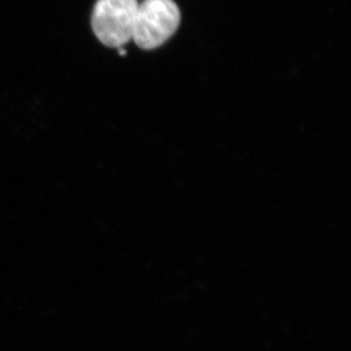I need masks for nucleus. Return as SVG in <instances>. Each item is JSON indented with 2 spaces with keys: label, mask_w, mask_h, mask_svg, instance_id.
Segmentation results:
<instances>
[{
  "label": "nucleus",
  "mask_w": 351,
  "mask_h": 351,
  "mask_svg": "<svg viewBox=\"0 0 351 351\" xmlns=\"http://www.w3.org/2000/svg\"><path fill=\"white\" fill-rule=\"evenodd\" d=\"M180 23L174 0H144L138 3L132 39L141 49H156L174 36Z\"/></svg>",
  "instance_id": "f257e3e1"
},
{
  "label": "nucleus",
  "mask_w": 351,
  "mask_h": 351,
  "mask_svg": "<svg viewBox=\"0 0 351 351\" xmlns=\"http://www.w3.org/2000/svg\"><path fill=\"white\" fill-rule=\"evenodd\" d=\"M138 0H98L92 13V29L108 47L121 48L133 38Z\"/></svg>",
  "instance_id": "f03ea898"
}]
</instances>
